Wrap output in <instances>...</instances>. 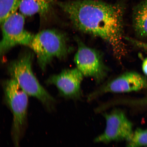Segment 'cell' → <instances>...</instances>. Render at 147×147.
Here are the masks:
<instances>
[{
  "mask_svg": "<svg viewBox=\"0 0 147 147\" xmlns=\"http://www.w3.org/2000/svg\"><path fill=\"white\" fill-rule=\"evenodd\" d=\"M77 29L97 37L111 47L121 61L127 53L124 41L125 5L98 0H73L57 2Z\"/></svg>",
  "mask_w": 147,
  "mask_h": 147,
  "instance_id": "obj_1",
  "label": "cell"
},
{
  "mask_svg": "<svg viewBox=\"0 0 147 147\" xmlns=\"http://www.w3.org/2000/svg\"><path fill=\"white\" fill-rule=\"evenodd\" d=\"M33 54L26 51L11 62L8 72L28 95L38 99L49 111L54 109L56 100L40 83L32 69Z\"/></svg>",
  "mask_w": 147,
  "mask_h": 147,
  "instance_id": "obj_2",
  "label": "cell"
},
{
  "mask_svg": "<svg viewBox=\"0 0 147 147\" xmlns=\"http://www.w3.org/2000/svg\"><path fill=\"white\" fill-rule=\"evenodd\" d=\"M29 47L35 53L43 71L54 59H63L71 51L67 36L55 29H46L35 35Z\"/></svg>",
  "mask_w": 147,
  "mask_h": 147,
  "instance_id": "obj_3",
  "label": "cell"
},
{
  "mask_svg": "<svg viewBox=\"0 0 147 147\" xmlns=\"http://www.w3.org/2000/svg\"><path fill=\"white\" fill-rule=\"evenodd\" d=\"M4 101L13 116L11 135L14 147H19L27 122L28 95L13 79L3 84Z\"/></svg>",
  "mask_w": 147,
  "mask_h": 147,
  "instance_id": "obj_4",
  "label": "cell"
},
{
  "mask_svg": "<svg viewBox=\"0 0 147 147\" xmlns=\"http://www.w3.org/2000/svg\"><path fill=\"white\" fill-rule=\"evenodd\" d=\"M25 17L21 13L16 12L1 24L2 33L0 43L1 56L16 46L29 47L30 45L34 35L25 30Z\"/></svg>",
  "mask_w": 147,
  "mask_h": 147,
  "instance_id": "obj_5",
  "label": "cell"
},
{
  "mask_svg": "<svg viewBox=\"0 0 147 147\" xmlns=\"http://www.w3.org/2000/svg\"><path fill=\"white\" fill-rule=\"evenodd\" d=\"M106 126L103 133L94 139L95 143H107L113 141H126L131 139L134 131L133 124L124 112L115 109L104 114Z\"/></svg>",
  "mask_w": 147,
  "mask_h": 147,
  "instance_id": "obj_6",
  "label": "cell"
},
{
  "mask_svg": "<svg viewBox=\"0 0 147 147\" xmlns=\"http://www.w3.org/2000/svg\"><path fill=\"white\" fill-rule=\"evenodd\" d=\"M78 49L74 57L76 68L84 77L100 82L105 76L106 69L101 55L95 49L77 40Z\"/></svg>",
  "mask_w": 147,
  "mask_h": 147,
  "instance_id": "obj_7",
  "label": "cell"
},
{
  "mask_svg": "<svg viewBox=\"0 0 147 147\" xmlns=\"http://www.w3.org/2000/svg\"><path fill=\"white\" fill-rule=\"evenodd\" d=\"M147 89V79L139 74L130 71L112 80L93 92L88 97L91 101L108 93H124Z\"/></svg>",
  "mask_w": 147,
  "mask_h": 147,
  "instance_id": "obj_8",
  "label": "cell"
},
{
  "mask_svg": "<svg viewBox=\"0 0 147 147\" xmlns=\"http://www.w3.org/2000/svg\"><path fill=\"white\" fill-rule=\"evenodd\" d=\"M84 77L76 67L64 69L59 74L53 75L46 82L56 86L62 96L76 100L82 96L81 86Z\"/></svg>",
  "mask_w": 147,
  "mask_h": 147,
  "instance_id": "obj_9",
  "label": "cell"
},
{
  "mask_svg": "<svg viewBox=\"0 0 147 147\" xmlns=\"http://www.w3.org/2000/svg\"><path fill=\"white\" fill-rule=\"evenodd\" d=\"M55 3V0H21L18 9L25 16H43L49 13Z\"/></svg>",
  "mask_w": 147,
  "mask_h": 147,
  "instance_id": "obj_10",
  "label": "cell"
},
{
  "mask_svg": "<svg viewBox=\"0 0 147 147\" xmlns=\"http://www.w3.org/2000/svg\"><path fill=\"white\" fill-rule=\"evenodd\" d=\"M133 17L134 27L137 34L141 36H147V0L134 9Z\"/></svg>",
  "mask_w": 147,
  "mask_h": 147,
  "instance_id": "obj_11",
  "label": "cell"
},
{
  "mask_svg": "<svg viewBox=\"0 0 147 147\" xmlns=\"http://www.w3.org/2000/svg\"><path fill=\"white\" fill-rule=\"evenodd\" d=\"M21 0H0V22L2 23L9 16L17 12Z\"/></svg>",
  "mask_w": 147,
  "mask_h": 147,
  "instance_id": "obj_12",
  "label": "cell"
},
{
  "mask_svg": "<svg viewBox=\"0 0 147 147\" xmlns=\"http://www.w3.org/2000/svg\"><path fill=\"white\" fill-rule=\"evenodd\" d=\"M126 147H141L147 146V129H138L127 142Z\"/></svg>",
  "mask_w": 147,
  "mask_h": 147,
  "instance_id": "obj_13",
  "label": "cell"
},
{
  "mask_svg": "<svg viewBox=\"0 0 147 147\" xmlns=\"http://www.w3.org/2000/svg\"><path fill=\"white\" fill-rule=\"evenodd\" d=\"M125 39L136 46L147 51V43L128 37L125 38Z\"/></svg>",
  "mask_w": 147,
  "mask_h": 147,
  "instance_id": "obj_14",
  "label": "cell"
},
{
  "mask_svg": "<svg viewBox=\"0 0 147 147\" xmlns=\"http://www.w3.org/2000/svg\"><path fill=\"white\" fill-rule=\"evenodd\" d=\"M131 104L133 106H147V96L142 98L132 100Z\"/></svg>",
  "mask_w": 147,
  "mask_h": 147,
  "instance_id": "obj_15",
  "label": "cell"
},
{
  "mask_svg": "<svg viewBox=\"0 0 147 147\" xmlns=\"http://www.w3.org/2000/svg\"><path fill=\"white\" fill-rule=\"evenodd\" d=\"M142 69L143 72L147 76V58L143 61L142 64Z\"/></svg>",
  "mask_w": 147,
  "mask_h": 147,
  "instance_id": "obj_16",
  "label": "cell"
}]
</instances>
